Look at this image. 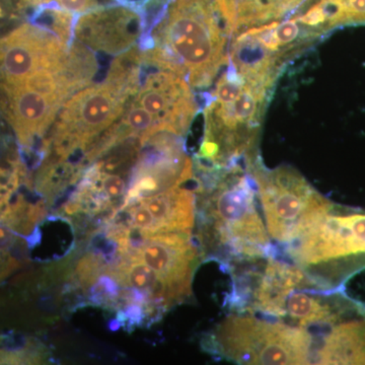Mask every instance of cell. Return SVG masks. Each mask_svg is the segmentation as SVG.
Listing matches in <instances>:
<instances>
[{
  "label": "cell",
  "mask_w": 365,
  "mask_h": 365,
  "mask_svg": "<svg viewBox=\"0 0 365 365\" xmlns=\"http://www.w3.org/2000/svg\"><path fill=\"white\" fill-rule=\"evenodd\" d=\"M139 45L118 55L101 83H91L66 101L38 151L36 169L66 174L76 182L88 150L123 116L140 86Z\"/></svg>",
  "instance_id": "6da1fadb"
},
{
  "label": "cell",
  "mask_w": 365,
  "mask_h": 365,
  "mask_svg": "<svg viewBox=\"0 0 365 365\" xmlns=\"http://www.w3.org/2000/svg\"><path fill=\"white\" fill-rule=\"evenodd\" d=\"M196 239L201 257L225 266L275 255L244 165L211 169L194 163ZM194 228V230H195Z\"/></svg>",
  "instance_id": "7a4b0ae2"
},
{
  "label": "cell",
  "mask_w": 365,
  "mask_h": 365,
  "mask_svg": "<svg viewBox=\"0 0 365 365\" xmlns=\"http://www.w3.org/2000/svg\"><path fill=\"white\" fill-rule=\"evenodd\" d=\"M227 39L215 0H167L139 48L144 66L175 72L202 90L227 63Z\"/></svg>",
  "instance_id": "3957f363"
},
{
  "label": "cell",
  "mask_w": 365,
  "mask_h": 365,
  "mask_svg": "<svg viewBox=\"0 0 365 365\" xmlns=\"http://www.w3.org/2000/svg\"><path fill=\"white\" fill-rule=\"evenodd\" d=\"M204 106V134L196 165L228 169L259 155V139L275 83L227 63Z\"/></svg>",
  "instance_id": "277c9868"
},
{
  "label": "cell",
  "mask_w": 365,
  "mask_h": 365,
  "mask_svg": "<svg viewBox=\"0 0 365 365\" xmlns=\"http://www.w3.org/2000/svg\"><path fill=\"white\" fill-rule=\"evenodd\" d=\"M285 247L290 262L317 285L344 288L365 270V209L330 200Z\"/></svg>",
  "instance_id": "5b68a950"
},
{
  "label": "cell",
  "mask_w": 365,
  "mask_h": 365,
  "mask_svg": "<svg viewBox=\"0 0 365 365\" xmlns=\"http://www.w3.org/2000/svg\"><path fill=\"white\" fill-rule=\"evenodd\" d=\"M202 347L237 364H314L317 338L302 327L232 312L203 338Z\"/></svg>",
  "instance_id": "8992f818"
},
{
  "label": "cell",
  "mask_w": 365,
  "mask_h": 365,
  "mask_svg": "<svg viewBox=\"0 0 365 365\" xmlns=\"http://www.w3.org/2000/svg\"><path fill=\"white\" fill-rule=\"evenodd\" d=\"M254 182L270 239L287 246L330 200L289 165L268 169L260 155L245 165Z\"/></svg>",
  "instance_id": "52a82bcc"
},
{
  "label": "cell",
  "mask_w": 365,
  "mask_h": 365,
  "mask_svg": "<svg viewBox=\"0 0 365 365\" xmlns=\"http://www.w3.org/2000/svg\"><path fill=\"white\" fill-rule=\"evenodd\" d=\"M182 138L158 132L143 144L120 209L193 180L194 162L187 155Z\"/></svg>",
  "instance_id": "ba28073f"
},
{
  "label": "cell",
  "mask_w": 365,
  "mask_h": 365,
  "mask_svg": "<svg viewBox=\"0 0 365 365\" xmlns=\"http://www.w3.org/2000/svg\"><path fill=\"white\" fill-rule=\"evenodd\" d=\"M127 255L140 259L153 269L165 281L178 304L192 297L194 274L202 258L193 235L140 237L130 232Z\"/></svg>",
  "instance_id": "9c48e42d"
},
{
  "label": "cell",
  "mask_w": 365,
  "mask_h": 365,
  "mask_svg": "<svg viewBox=\"0 0 365 365\" xmlns=\"http://www.w3.org/2000/svg\"><path fill=\"white\" fill-rule=\"evenodd\" d=\"M151 68L153 71L141 78L133 101L150 113L158 131L184 137L198 113L193 88L175 72Z\"/></svg>",
  "instance_id": "30bf717a"
},
{
  "label": "cell",
  "mask_w": 365,
  "mask_h": 365,
  "mask_svg": "<svg viewBox=\"0 0 365 365\" xmlns=\"http://www.w3.org/2000/svg\"><path fill=\"white\" fill-rule=\"evenodd\" d=\"M143 32L141 4L122 1L79 14L73 35L91 51L118 56L139 44Z\"/></svg>",
  "instance_id": "8fae6325"
},
{
  "label": "cell",
  "mask_w": 365,
  "mask_h": 365,
  "mask_svg": "<svg viewBox=\"0 0 365 365\" xmlns=\"http://www.w3.org/2000/svg\"><path fill=\"white\" fill-rule=\"evenodd\" d=\"M365 314V304L346 294L344 288L326 289L309 278L287 297L281 321L302 328L321 329ZM319 334V335H321Z\"/></svg>",
  "instance_id": "7c38bea8"
},
{
  "label": "cell",
  "mask_w": 365,
  "mask_h": 365,
  "mask_svg": "<svg viewBox=\"0 0 365 365\" xmlns=\"http://www.w3.org/2000/svg\"><path fill=\"white\" fill-rule=\"evenodd\" d=\"M184 185L138 201L150 211L153 235H193L196 222V193L195 190L186 188Z\"/></svg>",
  "instance_id": "4fadbf2b"
},
{
  "label": "cell",
  "mask_w": 365,
  "mask_h": 365,
  "mask_svg": "<svg viewBox=\"0 0 365 365\" xmlns=\"http://www.w3.org/2000/svg\"><path fill=\"white\" fill-rule=\"evenodd\" d=\"M314 364H365V314L340 322L322 334Z\"/></svg>",
  "instance_id": "5bb4252c"
},
{
  "label": "cell",
  "mask_w": 365,
  "mask_h": 365,
  "mask_svg": "<svg viewBox=\"0 0 365 365\" xmlns=\"http://www.w3.org/2000/svg\"><path fill=\"white\" fill-rule=\"evenodd\" d=\"M47 360V349L39 341L0 335V364H39Z\"/></svg>",
  "instance_id": "9a60e30c"
},
{
  "label": "cell",
  "mask_w": 365,
  "mask_h": 365,
  "mask_svg": "<svg viewBox=\"0 0 365 365\" xmlns=\"http://www.w3.org/2000/svg\"><path fill=\"white\" fill-rule=\"evenodd\" d=\"M25 21L14 0H0V36Z\"/></svg>",
  "instance_id": "2e32d148"
},
{
  "label": "cell",
  "mask_w": 365,
  "mask_h": 365,
  "mask_svg": "<svg viewBox=\"0 0 365 365\" xmlns=\"http://www.w3.org/2000/svg\"><path fill=\"white\" fill-rule=\"evenodd\" d=\"M16 4V0H14ZM34 6H55L60 9H71L81 4L83 0H26Z\"/></svg>",
  "instance_id": "e0dca14e"
},
{
  "label": "cell",
  "mask_w": 365,
  "mask_h": 365,
  "mask_svg": "<svg viewBox=\"0 0 365 365\" xmlns=\"http://www.w3.org/2000/svg\"><path fill=\"white\" fill-rule=\"evenodd\" d=\"M11 198H9V197H7L6 195H4V194L0 193V215H2V212H4V209L6 208L7 204H9V200H11Z\"/></svg>",
  "instance_id": "ac0fdd59"
}]
</instances>
